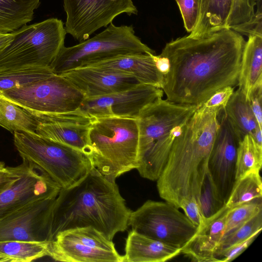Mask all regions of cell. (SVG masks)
Masks as SVG:
<instances>
[{
	"instance_id": "8992f818",
	"label": "cell",
	"mask_w": 262,
	"mask_h": 262,
	"mask_svg": "<svg viewBox=\"0 0 262 262\" xmlns=\"http://www.w3.org/2000/svg\"><path fill=\"white\" fill-rule=\"evenodd\" d=\"M13 134L14 146L22 160L39 167L61 188L75 184L94 167L89 155L72 146L37 135Z\"/></svg>"
},
{
	"instance_id": "5b68a950",
	"label": "cell",
	"mask_w": 262,
	"mask_h": 262,
	"mask_svg": "<svg viewBox=\"0 0 262 262\" xmlns=\"http://www.w3.org/2000/svg\"><path fill=\"white\" fill-rule=\"evenodd\" d=\"M93 166L108 180L136 169L139 141L137 119L95 118L89 132Z\"/></svg>"
},
{
	"instance_id": "4dcf8cb0",
	"label": "cell",
	"mask_w": 262,
	"mask_h": 262,
	"mask_svg": "<svg viewBox=\"0 0 262 262\" xmlns=\"http://www.w3.org/2000/svg\"><path fill=\"white\" fill-rule=\"evenodd\" d=\"M58 233L66 238L94 248L116 250L113 241L108 239L102 233L91 226L75 228Z\"/></svg>"
},
{
	"instance_id": "ffe728a7",
	"label": "cell",
	"mask_w": 262,
	"mask_h": 262,
	"mask_svg": "<svg viewBox=\"0 0 262 262\" xmlns=\"http://www.w3.org/2000/svg\"><path fill=\"white\" fill-rule=\"evenodd\" d=\"M123 262H163L181 253L180 249L166 245L132 230L125 244Z\"/></svg>"
},
{
	"instance_id": "60d3db41",
	"label": "cell",
	"mask_w": 262,
	"mask_h": 262,
	"mask_svg": "<svg viewBox=\"0 0 262 262\" xmlns=\"http://www.w3.org/2000/svg\"><path fill=\"white\" fill-rule=\"evenodd\" d=\"M260 232H256L246 240L224 249L216 254L217 262H230L241 255L255 240Z\"/></svg>"
},
{
	"instance_id": "2e32d148",
	"label": "cell",
	"mask_w": 262,
	"mask_h": 262,
	"mask_svg": "<svg viewBox=\"0 0 262 262\" xmlns=\"http://www.w3.org/2000/svg\"><path fill=\"white\" fill-rule=\"evenodd\" d=\"M34 117L39 122L36 131L37 135L72 146L90 156L89 132L94 117L78 110Z\"/></svg>"
},
{
	"instance_id": "7dc6e473",
	"label": "cell",
	"mask_w": 262,
	"mask_h": 262,
	"mask_svg": "<svg viewBox=\"0 0 262 262\" xmlns=\"http://www.w3.org/2000/svg\"><path fill=\"white\" fill-rule=\"evenodd\" d=\"M0 262H3V260L0 258Z\"/></svg>"
},
{
	"instance_id": "7bdbcfd3",
	"label": "cell",
	"mask_w": 262,
	"mask_h": 262,
	"mask_svg": "<svg viewBox=\"0 0 262 262\" xmlns=\"http://www.w3.org/2000/svg\"><path fill=\"white\" fill-rule=\"evenodd\" d=\"M157 70L164 76L167 74L170 69V64L168 59L160 54L152 55Z\"/></svg>"
},
{
	"instance_id": "603a6c76",
	"label": "cell",
	"mask_w": 262,
	"mask_h": 262,
	"mask_svg": "<svg viewBox=\"0 0 262 262\" xmlns=\"http://www.w3.org/2000/svg\"><path fill=\"white\" fill-rule=\"evenodd\" d=\"M198 21L190 36L201 37L227 29L233 0H198Z\"/></svg>"
},
{
	"instance_id": "4316f807",
	"label": "cell",
	"mask_w": 262,
	"mask_h": 262,
	"mask_svg": "<svg viewBox=\"0 0 262 262\" xmlns=\"http://www.w3.org/2000/svg\"><path fill=\"white\" fill-rule=\"evenodd\" d=\"M54 74L50 67L25 66L0 68V92L21 88Z\"/></svg>"
},
{
	"instance_id": "5bb4252c",
	"label": "cell",
	"mask_w": 262,
	"mask_h": 262,
	"mask_svg": "<svg viewBox=\"0 0 262 262\" xmlns=\"http://www.w3.org/2000/svg\"><path fill=\"white\" fill-rule=\"evenodd\" d=\"M219 127L208 161V171L226 203L235 182L237 150L241 141L224 108L218 114Z\"/></svg>"
},
{
	"instance_id": "8d00e7d4",
	"label": "cell",
	"mask_w": 262,
	"mask_h": 262,
	"mask_svg": "<svg viewBox=\"0 0 262 262\" xmlns=\"http://www.w3.org/2000/svg\"><path fill=\"white\" fill-rule=\"evenodd\" d=\"M183 20L186 30L190 33L194 29L198 19V0H175Z\"/></svg>"
},
{
	"instance_id": "836d02e7",
	"label": "cell",
	"mask_w": 262,
	"mask_h": 262,
	"mask_svg": "<svg viewBox=\"0 0 262 262\" xmlns=\"http://www.w3.org/2000/svg\"><path fill=\"white\" fill-rule=\"evenodd\" d=\"M199 203L203 214L206 219L215 214L225 205L209 171L205 176L202 186Z\"/></svg>"
},
{
	"instance_id": "9a60e30c",
	"label": "cell",
	"mask_w": 262,
	"mask_h": 262,
	"mask_svg": "<svg viewBox=\"0 0 262 262\" xmlns=\"http://www.w3.org/2000/svg\"><path fill=\"white\" fill-rule=\"evenodd\" d=\"M56 198L40 201L1 222L0 241L51 242Z\"/></svg>"
},
{
	"instance_id": "e575fe53",
	"label": "cell",
	"mask_w": 262,
	"mask_h": 262,
	"mask_svg": "<svg viewBox=\"0 0 262 262\" xmlns=\"http://www.w3.org/2000/svg\"><path fill=\"white\" fill-rule=\"evenodd\" d=\"M254 0H233L232 8L227 20V28L246 22L253 16L255 13Z\"/></svg>"
},
{
	"instance_id": "ac0fdd59",
	"label": "cell",
	"mask_w": 262,
	"mask_h": 262,
	"mask_svg": "<svg viewBox=\"0 0 262 262\" xmlns=\"http://www.w3.org/2000/svg\"><path fill=\"white\" fill-rule=\"evenodd\" d=\"M225 206L215 214L207 219L200 229L181 249V253L192 260L199 262H217L215 254L225 234L226 212Z\"/></svg>"
},
{
	"instance_id": "ba28073f",
	"label": "cell",
	"mask_w": 262,
	"mask_h": 262,
	"mask_svg": "<svg viewBox=\"0 0 262 262\" xmlns=\"http://www.w3.org/2000/svg\"><path fill=\"white\" fill-rule=\"evenodd\" d=\"M13 39L0 53V68L50 67L64 46L62 21L50 18L12 32Z\"/></svg>"
},
{
	"instance_id": "7c38bea8",
	"label": "cell",
	"mask_w": 262,
	"mask_h": 262,
	"mask_svg": "<svg viewBox=\"0 0 262 262\" xmlns=\"http://www.w3.org/2000/svg\"><path fill=\"white\" fill-rule=\"evenodd\" d=\"M163 93L161 89L140 83L123 91L85 98L77 110L94 118L116 117L137 119L145 107L162 98Z\"/></svg>"
},
{
	"instance_id": "6da1fadb",
	"label": "cell",
	"mask_w": 262,
	"mask_h": 262,
	"mask_svg": "<svg viewBox=\"0 0 262 262\" xmlns=\"http://www.w3.org/2000/svg\"><path fill=\"white\" fill-rule=\"evenodd\" d=\"M245 43L242 35L231 29L198 38L188 35L167 42L160 54L170 64L162 88L166 100L200 106L217 90L236 87Z\"/></svg>"
},
{
	"instance_id": "e0dca14e",
	"label": "cell",
	"mask_w": 262,
	"mask_h": 262,
	"mask_svg": "<svg viewBox=\"0 0 262 262\" xmlns=\"http://www.w3.org/2000/svg\"><path fill=\"white\" fill-rule=\"evenodd\" d=\"M60 75L69 80L86 98L123 91L141 83L132 74L96 67L77 68Z\"/></svg>"
},
{
	"instance_id": "f546056e",
	"label": "cell",
	"mask_w": 262,
	"mask_h": 262,
	"mask_svg": "<svg viewBox=\"0 0 262 262\" xmlns=\"http://www.w3.org/2000/svg\"><path fill=\"white\" fill-rule=\"evenodd\" d=\"M261 196L262 182L259 171L252 172L235 181L225 206L231 208Z\"/></svg>"
},
{
	"instance_id": "9c48e42d",
	"label": "cell",
	"mask_w": 262,
	"mask_h": 262,
	"mask_svg": "<svg viewBox=\"0 0 262 262\" xmlns=\"http://www.w3.org/2000/svg\"><path fill=\"white\" fill-rule=\"evenodd\" d=\"M174 205L147 200L132 211L128 225L135 231L181 250L198 227Z\"/></svg>"
},
{
	"instance_id": "1f68e13d",
	"label": "cell",
	"mask_w": 262,
	"mask_h": 262,
	"mask_svg": "<svg viewBox=\"0 0 262 262\" xmlns=\"http://www.w3.org/2000/svg\"><path fill=\"white\" fill-rule=\"evenodd\" d=\"M260 211H262L261 198L228 208L224 235L246 223Z\"/></svg>"
},
{
	"instance_id": "3957f363",
	"label": "cell",
	"mask_w": 262,
	"mask_h": 262,
	"mask_svg": "<svg viewBox=\"0 0 262 262\" xmlns=\"http://www.w3.org/2000/svg\"><path fill=\"white\" fill-rule=\"evenodd\" d=\"M220 111L198 107L174 141L157 187L160 196L179 208L185 199L199 203L219 127Z\"/></svg>"
},
{
	"instance_id": "b9f144b4",
	"label": "cell",
	"mask_w": 262,
	"mask_h": 262,
	"mask_svg": "<svg viewBox=\"0 0 262 262\" xmlns=\"http://www.w3.org/2000/svg\"><path fill=\"white\" fill-rule=\"evenodd\" d=\"M248 100L259 127L262 128V84L252 91Z\"/></svg>"
},
{
	"instance_id": "f6af8a7d",
	"label": "cell",
	"mask_w": 262,
	"mask_h": 262,
	"mask_svg": "<svg viewBox=\"0 0 262 262\" xmlns=\"http://www.w3.org/2000/svg\"><path fill=\"white\" fill-rule=\"evenodd\" d=\"M261 129L258 126L251 135L257 145L261 147H262Z\"/></svg>"
},
{
	"instance_id": "4fadbf2b",
	"label": "cell",
	"mask_w": 262,
	"mask_h": 262,
	"mask_svg": "<svg viewBox=\"0 0 262 262\" xmlns=\"http://www.w3.org/2000/svg\"><path fill=\"white\" fill-rule=\"evenodd\" d=\"M61 189L39 167L29 162L22 177L0 193V223L40 201L56 198Z\"/></svg>"
},
{
	"instance_id": "277c9868",
	"label": "cell",
	"mask_w": 262,
	"mask_h": 262,
	"mask_svg": "<svg viewBox=\"0 0 262 262\" xmlns=\"http://www.w3.org/2000/svg\"><path fill=\"white\" fill-rule=\"evenodd\" d=\"M198 108L160 99L145 107L138 119L139 141L136 169L141 177L157 181L167 162L173 143Z\"/></svg>"
},
{
	"instance_id": "d590c367",
	"label": "cell",
	"mask_w": 262,
	"mask_h": 262,
	"mask_svg": "<svg viewBox=\"0 0 262 262\" xmlns=\"http://www.w3.org/2000/svg\"><path fill=\"white\" fill-rule=\"evenodd\" d=\"M29 166V162L23 160L16 166L0 168V193L12 186L24 174Z\"/></svg>"
},
{
	"instance_id": "484cf974",
	"label": "cell",
	"mask_w": 262,
	"mask_h": 262,
	"mask_svg": "<svg viewBox=\"0 0 262 262\" xmlns=\"http://www.w3.org/2000/svg\"><path fill=\"white\" fill-rule=\"evenodd\" d=\"M38 121L0 92V126L13 133L37 135Z\"/></svg>"
},
{
	"instance_id": "bcb514c9",
	"label": "cell",
	"mask_w": 262,
	"mask_h": 262,
	"mask_svg": "<svg viewBox=\"0 0 262 262\" xmlns=\"http://www.w3.org/2000/svg\"><path fill=\"white\" fill-rule=\"evenodd\" d=\"M5 166H6L5 163L3 161L0 160V168H3Z\"/></svg>"
},
{
	"instance_id": "7a4b0ae2",
	"label": "cell",
	"mask_w": 262,
	"mask_h": 262,
	"mask_svg": "<svg viewBox=\"0 0 262 262\" xmlns=\"http://www.w3.org/2000/svg\"><path fill=\"white\" fill-rule=\"evenodd\" d=\"M131 212L115 181L94 166L78 182L61 189L54 207L53 238L62 231L91 226L113 241L127 228Z\"/></svg>"
},
{
	"instance_id": "cb8c5ba5",
	"label": "cell",
	"mask_w": 262,
	"mask_h": 262,
	"mask_svg": "<svg viewBox=\"0 0 262 262\" xmlns=\"http://www.w3.org/2000/svg\"><path fill=\"white\" fill-rule=\"evenodd\" d=\"M41 0H0V33L15 31L32 20Z\"/></svg>"
},
{
	"instance_id": "7402d4cb",
	"label": "cell",
	"mask_w": 262,
	"mask_h": 262,
	"mask_svg": "<svg viewBox=\"0 0 262 262\" xmlns=\"http://www.w3.org/2000/svg\"><path fill=\"white\" fill-rule=\"evenodd\" d=\"M262 84V37L250 35L243 52L238 86L248 99L252 91Z\"/></svg>"
},
{
	"instance_id": "ab89813d",
	"label": "cell",
	"mask_w": 262,
	"mask_h": 262,
	"mask_svg": "<svg viewBox=\"0 0 262 262\" xmlns=\"http://www.w3.org/2000/svg\"><path fill=\"white\" fill-rule=\"evenodd\" d=\"M234 87L227 86L217 90L200 107L203 109H213L218 111L225 108L234 92Z\"/></svg>"
},
{
	"instance_id": "d4e9b609",
	"label": "cell",
	"mask_w": 262,
	"mask_h": 262,
	"mask_svg": "<svg viewBox=\"0 0 262 262\" xmlns=\"http://www.w3.org/2000/svg\"><path fill=\"white\" fill-rule=\"evenodd\" d=\"M224 111L241 140L246 135H252L258 126L248 100L239 89L233 93Z\"/></svg>"
},
{
	"instance_id": "30bf717a",
	"label": "cell",
	"mask_w": 262,
	"mask_h": 262,
	"mask_svg": "<svg viewBox=\"0 0 262 262\" xmlns=\"http://www.w3.org/2000/svg\"><path fill=\"white\" fill-rule=\"evenodd\" d=\"M1 93L33 117L77 110L85 98L69 80L56 74L31 84Z\"/></svg>"
},
{
	"instance_id": "ee69618b",
	"label": "cell",
	"mask_w": 262,
	"mask_h": 262,
	"mask_svg": "<svg viewBox=\"0 0 262 262\" xmlns=\"http://www.w3.org/2000/svg\"><path fill=\"white\" fill-rule=\"evenodd\" d=\"M12 32L0 33V53L13 39Z\"/></svg>"
},
{
	"instance_id": "d6986e66",
	"label": "cell",
	"mask_w": 262,
	"mask_h": 262,
	"mask_svg": "<svg viewBox=\"0 0 262 262\" xmlns=\"http://www.w3.org/2000/svg\"><path fill=\"white\" fill-rule=\"evenodd\" d=\"M56 261L66 262H123L117 250L94 248L66 238L58 233L50 242L48 255Z\"/></svg>"
},
{
	"instance_id": "8fae6325",
	"label": "cell",
	"mask_w": 262,
	"mask_h": 262,
	"mask_svg": "<svg viewBox=\"0 0 262 262\" xmlns=\"http://www.w3.org/2000/svg\"><path fill=\"white\" fill-rule=\"evenodd\" d=\"M66 32L75 39L85 40L122 13L137 14L132 0H63Z\"/></svg>"
},
{
	"instance_id": "f1b7e54d",
	"label": "cell",
	"mask_w": 262,
	"mask_h": 262,
	"mask_svg": "<svg viewBox=\"0 0 262 262\" xmlns=\"http://www.w3.org/2000/svg\"><path fill=\"white\" fill-rule=\"evenodd\" d=\"M262 147L250 135H246L239 142L237 150L235 180L250 172L260 170Z\"/></svg>"
},
{
	"instance_id": "d6a6232c",
	"label": "cell",
	"mask_w": 262,
	"mask_h": 262,
	"mask_svg": "<svg viewBox=\"0 0 262 262\" xmlns=\"http://www.w3.org/2000/svg\"><path fill=\"white\" fill-rule=\"evenodd\" d=\"M261 229L262 211H260L246 223L224 235L219 245L216 254L224 249L246 240L254 233L260 232Z\"/></svg>"
},
{
	"instance_id": "44dd1931",
	"label": "cell",
	"mask_w": 262,
	"mask_h": 262,
	"mask_svg": "<svg viewBox=\"0 0 262 262\" xmlns=\"http://www.w3.org/2000/svg\"><path fill=\"white\" fill-rule=\"evenodd\" d=\"M152 55L151 53H143L125 55L90 67H100L130 73L141 83L162 89L164 75L157 70Z\"/></svg>"
},
{
	"instance_id": "83f0119b",
	"label": "cell",
	"mask_w": 262,
	"mask_h": 262,
	"mask_svg": "<svg viewBox=\"0 0 262 262\" xmlns=\"http://www.w3.org/2000/svg\"><path fill=\"white\" fill-rule=\"evenodd\" d=\"M49 244V242L0 241V258L3 262H30L48 256Z\"/></svg>"
},
{
	"instance_id": "74e56055",
	"label": "cell",
	"mask_w": 262,
	"mask_h": 262,
	"mask_svg": "<svg viewBox=\"0 0 262 262\" xmlns=\"http://www.w3.org/2000/svg\"><path fill=\"white\" fill-rule=\"evenodd\" d=\"M185 215L199 229L203 227L207 221L203 214L201 206L195 198L192 197L184 199L180 204Z\"/></svg>"
},
{
	"instance_id": "f35d334b",
	"label": "cell",
	"mask_w": 262,
	"mask_h": 262,
	"mask_svg": "<svg viewBox=\"0 0 262 262\" xmlns=\"http://www.w3.org/2000/svg\"><path fill=\"white\" fill-rule=\"evenodd\" d=\"M259 6L249 20L235 26L231 29L240 34L262 37L261 3L259 0Z\"/></svg>"
},
{
	"instance_id": "52a82bcc",
	"label": "cell",
	"mask_w": 262,
	"mask_h": 262,
	"mask_svg": "<svg viewBox=\"0 0 262 262\" xmlns=\"http://www.w3.org/2000/svg\"><path fill=\"white\" fill-rule=\"evenodd\" d=\"M155 51L135 34L132 25L116 26L112 23L101 33L74 46H64L50 66L60 75L68 71L128 55Z\"/></svg>"
}]
</instances>
